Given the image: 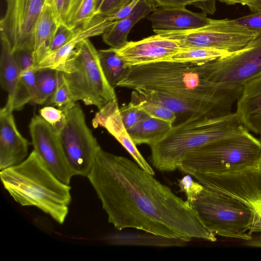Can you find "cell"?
I'll return each mask as SVG.
<instances>
[{"label":"cell","mask_w":261,"mask_h":261,"mask_svg":"<svg viewBox=\"0 0 261 261\" xmlns=\"http://www.w3.org/2000/svg\"><path fill=\"white\" fill-rule=\"evenodd\" d=\"M153 175L100 147L87 177L108 222L119 231L135 228L166 237L216 241L190 203Z\"/></svg>","instance_id":"1"},{"label":"cell","mask_w":261,"mask_h":261,"mask_svg":"<svg viewBox=\"0 0 261 261\" xmlns=\"http://www.w3.org/2000/svg\"><path fill=\"white\" fill-rule=\"evenodd\" d=\"M210 72L208 61L154 62L129 66L116 87L168 93L213 105L227 114L232 113L243 86L215 82Z\"/></svg>","instance_id":"2"},{"label":"cell","mask_w":261,"mask_h":261,"mask_svg":"<svg viewBox=\"0 0 261 261\" xmlns=\"http://www.w3.org/2000/svg\"><path fill=\"white\" fill-rule=\"evenodd\" d=\"M4 188L21 206H33L63 224L71 200V188L59 179L33 150L20 164L0 172Z\"/></svg>","instance_id":"3"},{"label":"cell","mask_w":261,"mask_h":261,"mask_svg":"<svg viewBox=\"0 0 261 261\" xmlns=\"http://www.w3.org/2000/svg\"><path fill=\"white\" fill-rule=\"evenodd\" d=\"M244 128L234 112L221 117L189 116L150 146L152 164L161 171H174L192 150Z\"/></svg>","instance_id":"4"},{"label":"cell","mask_w":261,"mask_h":261,"mask_svg":"<svg viewBox=\"0 0 261 261\" xmlns=\"http://www.w3.org/2000/svg\"><path fill=\"white\" fill-rule=\"evenodd\" d=\"M246 128L197 148L184 158L178 169L195 172L221 173L259 164L261 143Z\"/></svg>","instance_id":"5"},{"label":"cell","mask_w":261,"mask_h":261,"mask_svg":"<svg viewBox=\"0 0 261 261\" xmlns=\"http://www.w3.org/2000/svg\"><path fill=\"white\" fill-rule=\"evenodd\" d=\"M63 72L74 103L82 101L98 110L117 100L101 67L97 50L89 38L81 41L59 70Z\"/></svg>","instance_id":"6"},{"label":"cell","mask_w":261,"mask_h":261,"mask_svg":"<svg viewBox=\"0 0 261 261\" xmlns=\"http://www.w3.org/2000/svg\"><path fill=\"white\" fill-rule=\"evenodd\" d=\"M203 225L214 234L245 241L259 232L260 216L240 201L211 192L204 187L190 203Z\"/></svg>","instance_id":"7"},{"label":"cell","mask_w":261,"mask_h":261,"mask_svg":"<svg viewBox=\"0 0 261 261\" xmlns=\"http://www.w3.org/2000/svg\"><path fill=\"white\" fill-rule=\"evenodd\" d=\"M154 33L175 40L182 49L206 48L230 53L241 50L261 35L228 19H212L208 24L195 29Z\"/></svg>","instance_id":"8"},{"label":"cell","mask_w":261,"mask_h":261,"mask_svg":"<svg viewBox=\"0 0 261 261\" xmlns=\"http://www.w3.org/2000/svg\"><path fill=\"white\" fill-rule=\"evenodd\" d=\"M64 112L66 120L57 131L65 155L73 176L87 177L100 146L89 128L79 103Z\"/></svg>","instance_id":"9"},{"label":"cell","mask_w":261,"mask_h":261,"mask_svg":"<svg viewBox=\"0 0 261 261\" xmlns=\"http://www.w3.org/2000/svg\"><path fill=\"white\" fill-rule=\"evenodd\" d=\"M207 190L237 200L261 213V167L258 165L221 173L191 175Z\"/></svg>","instance_id":"10"},{"label":"cell","mask_w":261,"mask_h":261,"mask_svg":"<svg viewBox=\"0 0 261 261\" xmlns=\"http://www.w3.org/2000/svg\"><path fill=\"white\" fill-rule=\"evenodd\" d=\"M53 0H6V10L0 20L1 39L14 54L32 52L36 24L46 6Z\"/></svg>","instance_id":"11"},{"label":"cell","mask_w":261,"mask_h":261,"mask_svg":"<svg viewBox=\"0 0 261 261\" xmlns=\"http://www.w3.org/2000/svg\"><path fill=\"white\" fill-rule=\"evenodd\" d=\"M215 82L243 86L261 75V35L230 56L209 61Z\"/></svg>","instance_id":"12"},{"label":"cell","mask_w":261,"mask_h":261,"mask_svg":"<svg viewBox=\"0 0 261 261\" xmlns=\"http://www.w3.org/2000/svg\"><path fill=\"white\" fill-rule=\"evenodd\" d=\"M32 144L47 168L59 179L69 185L73 176L65 155L58 132L40 115L29 124Z\"/></svg>","instance_id":"13"},{"label":"cell","mask_w":261,"mask_h":261,"mask_svg":"<svg viewBox=\"0 0 261 261\" xmlns=\"http://www.w3.org/2000/svg\"><path fill=\"white\" fill-rule=\"evenodd\" d=\"M181 49L175 40L156 34L116 49L127 67L163 61Z\"/></svg>","instance_id":"14"},{"label":"cell","mask_w":261,"mask_h":261,"mask_svg":"<svg viewBox=\"0 0 261 261\" xmlns=\"http://www.w3.org/2000/svg\"><path fill=\"white\" fill-rule=\"evenodd\" d=\"M13 110L5 106L0 110V169L16 166L28 156L30 142L19 132Z\"/></svg>","instance_id":"15"},{"label":"cell","mask_w":261,"mask_h":261,"mask_svg":"<svg viewBox=\"0 0 261 261\" xmlns=\"http://www.w3.org/2000/svg\"><path fill=\"white\" fill-rule=\"evenodd\" d=\"M94 128L103 127L126 150L144 170L154 175L152 167L138 150L123 123L117 100L105 105L95 114L92 121Z\"/></svg>","instance_id":"16"},{"label":"cell","mask_w":261,"mask_h":261,"mask_svg":"<svg viewBox=\"0 0 261 261\" xmlns=\"http://www.w3.org/2000/svg\"><path fill=\"white\" fill-rule=\"evenodd\" d=\"M148 15L154 32L195 29L208 24L211 21L206 14L195 13L186 7H161Z\"/></svg>","instance_id":"17"},{"label":"cell","mask_w":261,"mask_h":261,"mask_svg":"<svg viewBox=\"0 0 261 261\" xmlns=\"http://www.w3.org/2000/svg\"><path fill=\"white\" fill-rule=\"evenodd\" d=\"M114 24L107 20L103 16L96 15L88 25L75 29L72 37L64 45L49 53L34 69L49 68L59 71L81 41L102 35Z\"/></svg>","instance_id":"18"},{"label":"cell","mask_w":261,"mask_h":261,"mask_svg":"<svg viewBox=\"0 0 261 261\" xmlns=\"http://www.w3.org/2000/svg\"><path fill=\"white\" fill-rule=\"evenodd\" d=\"M234 112L241 123L250 132L261 134V75L246 83Z\"/></svg>","instance_id":"19"},{"label":"cell","mask_w":261,"mask_h":261,"mask_svg":"<svg viewBox=\"0 0 261 261\" xmlns=\"http://www.w3.org/2000/svg\"><path fill=\"white\" fill-rule=\"evenodd\" d=\"M137 92L145 99L163 105L176 114L189 116L202 115L212 117L229 114L213 105L168 93L149 90H141Z\"/></svg>","instance_id":"20"},{"label":"cell","mask_w":261,"mask_h":261,"mask_svg":"<svg viewBox=\"0 0 261 261\" xmlns=\"http://www.w3.org/2000/svg\"><path fill=\"white\" fill-rule=\"evenodd\" d=\"M59 23L53 2L49 3L45 7L35 28L32 53L33 68L49 53L53 36Z\"/></svg>","instance_id":"21"},{"label":"cell","mask_w":261,"mask_h":261,"mask_svg":"<svg viewBox=\"0 0 261 261\" xmlns=\"http://www.w3.org/2000/svg\"><path fill=\"white\" fill-rule=\"evenodd\" d=\"M155 10L142 0L128 16L115 23L102 34L103 41L115 49L123 47L128 42L127 36L133 27Z\"/></svg>","instance_id":"22"},{"label":"cell","mask_w":261,"mask_h":261,"mask_svg":"<svg viewBox=\"0 0 261 261\" xmlns=\"http://www.w3.org/2000/svg\"><path fill=\"white\" fill-rule=\"evenodd\" d=\"M190 241L166 237L146 231H126L115 234L112 238L111 241L119 245L173 247L185 246Z\"/></svg>","instance_id":"23"},{"label":"cell","mask_w":261,"mask_h":261,"mask_svg":"<svg viewBox=\"0 0 261 261\" xmlns=\"http://www.w3.org/2000/svg\"><path fill=\"white\" fill-rule=\"evenodd\" d=\"M21 71L8 44L1 40L0 81L2 88L7 92L8 95L5 105L11 109Z\"/></svg>","instance_id":"24"},{"label":"cell","mask_w":261,"mask_h":261,"mask_svg":"<svg viewBox=\"0 0 261 261\" xmlns=\"http://www.w3.org/2000/svg\"><path fill=\"white\" fill-rule=\"evenodd\" d=\"M172 126L167 121L149 116L127 131L136 145L146 144L150 146L161 140Z\"/></svg>","instance_id":"25"},{"label":"cell","mask_w":261,"mask_h":261,"mask_svg":"<svg viewBox=\"0 0 261 261\" xmlns=\"http://www.w3.org/2000/svg\"><path fill=\"white\" fill-rule=\"evenodd\" d=\"M98 55L101 67L108 83L115 88L126 73L128 67L126 66L115 48L111 47L98 50Z\"/></svg>","instance_id":"26"},{"label":"cell","mask_w":261,"mask_h":261,"mask_svg":"<svg viewBox=\"0 0 261 261\" xmlns=\"http://www.w3.org/2000/svg\"><path fill=\"white\" fill-rule=\"evenodd\" d=\"M35 70L33 67L21 71L11 108L20 111L28 103H31L36 95Z\"/></svg>","instance_id":"27"},{"label":"cell","mask_w":261,"mask_h":261,"mask_svg":"<svg viewBox=\"0 0 261 261\" xmlns=\"http://www.w3.org/2000/svg\"><path fill=\"white\" fill-rule=\"evenodd\" d=\"M233 53H230L227 50L212 48H185L167 58L163 61L200 63L225 57Z\"/></svg>","instance_id":"28"},{"label":"cell","mask_w":261,"mask_h":261,"mask_svg":"<svg viewBox=\"0 0 261 261\" xmlns=\"http://www.w3.org/2000/svg\"><path fill=\"white\" fill-rule=\"evenodd\" d=\"M58 70L42 68L35 70L36 95L31 103L44 105L54 94L58 84Z\"/></svg>","instance_id":"29"},{"label":"cell","mask_w":261,"mask_h":261,"mask_svg":"<svg viewBox=\"0 0 261 261\" xmlns=\"http://www.w3.org/2000/svg\"><path fill=\"white\" fill-rule=\"evenodd\" d=\"M131 100L151 117L167 121L172 124L176 119V114L172 111L163 105L145 99L136 91L132 93Z\"/></svg>","instance_id":"30"},{"label":"cell","mask_w":261,"mask_h":261,"mask_svg":"<svg viewBox=\"0 0 261 261\" xmlns=\"http://www.w3.org/2000/svg\"><path fill=\"white\" fill-rule=\"evenodd\" d=\"M154 9L161 7H186L192 5L202 12L214 14L216 10V3L212 0H144Z\"/></svg>","instance_id":"31"},{"label":"cell","mask_w":261,"mask_h":261,"mask_svg":"<svg viewBox=\"0 0 261 261\" xmlns=\"http://www.w3.org/2000/svg\"><path fill=\"white\" fill-rule=\"evenodd\" d=\"M47 103L57 107L63 112L75 103L72 100L69 87L62 71H58L57 86Z\"/></svg>","instance_id":"32"},{"label":"cell","mask_w":261,"mask_h":261,"mask_svg":"<svg viewBox=\"0 0 261 261\" xmlns=\"http://www.w3.org/2000/svg\"><path fill=\"white\" fill-rule=\"evenodd\" d=\"M84 0H53L55 14L59 23L68 25Z\"/></svg>","instance_id":"33"},{"label":"cell","mask_w":261,"mask_h":261,"mask_svg":"<svg viewBox=\"0 0 261 261\" xmlns=\"http://www.w3.org/2000/svg\"><path fill=\"white\" fill-rule=\"evenodd\" d=\"M121 117L126 130L135 126L149 115L139 106L131 100L119 108Z\"/></svg>","instance_id":"34"},{"label":"cell","mask_w":261,"mask_h":261,"mask_svg":"<svg viewBox=\"0 0 261 261\" xmlns=\"http://www.w3.org/2000/svg\"><path fill=\"white\" fill-rule=\"evenodd\" d=\"M96 0H84L77 12L67 26L75 29L88 25L96 16Z\"/></svg>","instance_id":"35"},{"label":"cell","mask_w":261,"mask_h":261,"mask_svg":"<svg viewBox=\"0 0 261 261\" xmlns=\"http://www.w3.org/2000/svg\"><path fill=\"white\" fill-rule=\"evenodd\" d=\"M177 181L180 190L185 193L187 201L190 203L196 199L204 189V187L199 182L194 181L190 174L185 175Z\"/></svg>","instance_id":"36"},{"label":"cell","mask_w":261,"mask_h":261,"mask_svg":"<svg viewBox=\"0 0 261 261\" xmlns=\"http://www.w3.org/2000/svg\"><path fill=\"white\" fill-rule=\"evenodd\" d=\"M40 116L56 130H58L66 120L64 112L53 106H45L39 110Z\"/></svg>","instance_id":"37"},{"label":"cell","mask_w":261,"mask_h":261,"mask_svg":"<svg viewBox=\"0 0 261 261\" xmlns=\"http://www.w3.org/2000/svg\"><path fill=\"white\" fill-rule=\"evenodd\" d=\"M75 29H72L65 24L59 23L53 36L50 52L56 50L64 45L72 37Z\"/></svg>","instance_id":"38"},{"label":"cell","mask_w":261,"mask_h":261,"mask_svg":"<svg viewBox=\"0 0 261 261\" xmlns=\"http://www.w3.org/2000/svg\"><path fill=\"white\" fill-rule=\"evenodd\" d=\"M233 20L238 24L261 34V10Z\"/></svg>","instance_id":"39"},{"label":"cell","mask_w":261,"mask_h":261,"mask_svg":"<svg viewBox=\"0 0 261 261\" xmlns=\"http://www.w3.org/2000/svg\"><path fill=\"white\" fill-rule=\"evenodd\" d=\"M131 0H103L97 15L106 16L113 14L125 6Z\"/></svg>","instance_id":"40"},{"label":"cell","mask_w":261,"mask_h":261,"mask_svg":"<svg viewBox=\"0 0 261 261\" xmlns=\"http://www.w3.org/2000/svg\"><path fill=\"white\" fill-rule=\"evenodd\" d=\"M141 1L131 0L127 5L115 13L103 16L108 21L115 23L128 16Z\"/></svg>","instance_id":"41"},{"label":"cell","mask_w":261,"mask_h":261,"mask_svg":"<svg viewBox=\"0 0 261 261\" xmlns=\"http://www.w3.org/2000/svg\"><path fill=\"white\" fill-rule=\"evenodd\" d=\"M15 60L21 71L33 67L32 52L20 50L13 54Z\"/></svg>","instance_id":"42"},{"label":"cell","mask_w":261,"mask_h":261,"mask_svg":"<svg viewBox=\"0 0 261 261\" xmlns=\"http://www.w3.org/2000/svg\"><path fill=\"white\" fill-rule=\"evenodd\" d=\"M227 5L239 4L247 6L252 13L261 10V0H218Z\"/></svg>","instance_id":"43"},{"label":"cell","mask_w":261,"mask_h":261,"mask_svg":"<svg viewBox=\"0 0 261 261\" xmlns=\"http://www.w3.org/2000/svg\"><path fill=\"white\" fill-rule=\"evenodd\" d=\"M259 135L260 136V138H259V140L260 141V143H261V134L260 135ZM260 161H261V159H260Z\"/></svg>","instance_id":"44"},{"label":"cell","mask_w":261,"mask_h":261,"mask_svg":"<svg viewBox=\"0 0 261 261\" xmlns=\"http://www.w3.org/2000/svg\"><path fill=\"white\" fill-rule=\"evenodd\" d=\"M259 165L261 167V161L259 163Z\"/></svg>","instance_id":"45"},{"label":"cell","mask_w":261,"mask_h":261,"mask_svg":"<svg viewBox=\"0 0 261 261\" xmlns=\"http://www.w3.org/2000/svg\"><path fill=\"white\" fill-rule=\"evenodd\" d=\"M212 1H214V2H216H216H217L218 0H212Z\"/></svg>","instance_id":"46"}]
</instances>
